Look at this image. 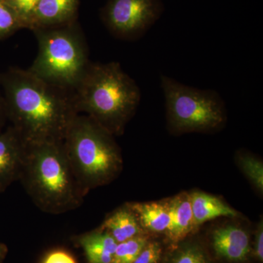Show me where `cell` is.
<instances>
[{
    "label": "cell",
    "mask_w": 263,
    "mask_h": 263,
    "mask_svg": "<svg viewBox=\"0 0 263 263\" xmlns=\"http://www.w3.org/2000/svg\"><path fill=\"white\" fill-rule=\"evenodd\" d=\"M238 162L240 168L253 183L257 190L263 191V164L258 159L247 154H240L238 157Z\"/></svg>",
    "instance_id": "cell-17"
},
{
    "label": "cell",
    "mask_w": 263,
    "mask_h": 263,
    "mask_svg": "<svg viewBox=\"0 0 263 263\" xmlns=\"http://www.w3.org/2000/svg\"><path fill=\"white\" fill-rule=\"evenodd\" d=\"M171 263H209L203 249L196 243L181 247L173 256Z\"/></svg>",
    "instance_id": "cell-19"
},
{
    "label": "cell",
    "mask_w": 263,
    "mask_h": 263,
    "mask_svg": "<svg viewBox=\"0 0 263 263\" xmlns=\"http://www.w3.org/2000/svg\"><path fill=\"white\" fill-rule=\"evenodd\" d=\"M0 2H4V0H0Z\"/></svg>",
    "instance_id": "cell-26"
},
{
    "label": "cell",
    "mask_w": 263,
    "mask_h": 263,
    "mask_svg": "<svg viewBox=\"0 0 263 263\" xmlns=\"http://www.w3.org/2000/svg\"><path fill=\"white\" fill-rule=\"evenodd\" d=\"M7 119L27 144L63 142L78 114L72 91L46 82L27 69L0 73Z\"/></svg>",
    "instance_id": "cell-1"
},
{
    "label": "cell",
    "mask_w": 263,
    "mask_h": 263,
    "mask_svg": "<svg viewBox=\"0 0 263 263\" xmlns=\"http://www.w3.org/2000/svg\"><path fill=\"white\" fill-rule=\"evenodd\" d=\"M254 253L256 257L259 261L263 260V224L260 221L256 232L255 245H254Z\"/></svg>",
    "instance_id": "cell-23"
},
{
    "label": "cell",
    "mask_w": 263,
    "mask_h": 263,
    "mask_svg": "<svg viewBox=\"0 0 263 263\" xmlns=\"http://www.w3.org/2000/svg\"><path fill=\"white\" fill-rule=\"evenodd\" d=\"M34 30L38 52L28 70L46 82L73 92L91 64L86 41L67 24Z\"/></svg>",
    "instance_id": "cell-5"
},
{
    "label": "cell",
    "mask_w": 263,
    "mask_h": 263,
    "mask_svg": "<svg viewBox=\"0 0 263 263\" xmlns=\"http://www.w3.org/2000/svg\"><path fill=\"white\" fill-rule=\"evenodd\" d=\"M195 228L219 217H235L238 213L221 199L201 192L190 194Z\"/></svg>",
    "instance_id": "cell-13"
},
{
    "label": "cell",
    "mask_w": 263,
    "mask_h": 263,
    "mask_svg": "<svg viewBox=\"0 0 263 263\" xmlns=\"http://www.w3.org/2000/svg\"><path fill=\"white\" fill-rule=\"evenodd\" d=\"M18 181L34 205L47 214L75 210L87 194L72 171L63 142L27 144Z\"/></svg>",
    "instance_id": "cell-2"
},
{
    "label": "cell",
    "mask_w": 263,
    "mask_h": 263,
    "mask_svg": "<svg viewBox=\"0 0 263 263\" xmlns=\"http://www.w3.org/2000/svg\"><path fill=\"white\" fill-rule=\"evenodd\" d=\"M7 122H8V119H7L5 100L1 88H0V133L3 132V127H5Z\"/></svg>",
    "instance_id": "cell-24"
},
{
    "label": "cell",
    "mask_w": 263,
    "mask_h": 263,
    "mask_svg": "<svg viewBox=\"0 0 263 263\" xmlns=\"http://www.w3.org/2000/svg\"><path fill=\"white\" fill-rule=\"evenodd\" d=\"M76 241L84 249L87 263H111L118 243L101 228L78 237Z\"/></svg>",
    "instance_id": "cell-12"
},
{
    "label": "cell",
    "mask_w": 263,
    "mask_h": 263,
    "mask_svg": "<svg viewBox=\"0 0 263 263\" xmlns=\"http://www.w3.org/2000/svg\"><path fill=\"white\" fill-rule=\"evenodd\" d=\"M101 228L108 231L118 243L143 235L144 233L136 214L127 204L108 216Z\"/></svg>",
    "instance_id": "cell-14"
},
{
    "label": "cell",
    "mask_w": 263,
    "mask_h": 263,
    "mask_svg": "<svg viewBox=\"0 0 263 263\" xmlns=\"http://www.w3.org/2000/svg\"><path fill=\"white\" fill-rule=\"evenodd\" d=\"M22 27H25L13 10L0 2V41L9 37Z\"/></svg>",
    "instance_id": "cell-18"
},
{
    "label": "cell",
    "mask_w": 263,
    "mask_h": 263,
    "mask_svg": "<svg viewBox=\"0 0 263 263\" xmlns=\"http://www.w3.org/2000/svg\"><path fill=\"white\" fill-rule=\"evenodd\" d=\"M63 146L86 193L111 181L122 169V155L113 135L84 114H78L71 123Z\"/></svg>",
    "instance_id": "cell-4"
},
{
    "label": "cell",
    "mask_w": 263,
    "mask_h": 263,
    "mask_svg": "<svg viewBox=\"0 0 263 263\" xmlns=\"http://www.w3.org/2000/svg\"><path fill=\"white\" fill-rule=\"evenodd\" d=\"M38 2L39 0H4L3 3L13 10L24 27H29Z\"/></svg>",
    "instance_id": "cell-20"
},
{
    "label": "cell",
    "mask_w": 263,
    "mask_h": 263,
    "mask_svg": "<svg viewBox=\"0 0 263 263\" xmlns=\"http://www.w3.org/2000/svg\"><path fill=\"white\" fill-rule=\"evenodd\" d=\"M171 221L167 231V238L179 242L195 228L190 194L182 193L169 200Z\"/></svg>",
    "instance_id": "cell-11"
},
{
    "label": "cell",
    "mask_w": 263,
    "mask_h": 263,
    "mask_svg": "<svg viewBox=\"0 0 263 263\" xmlns=\"http://www.w3.org/2000/svg\"><path fill=\"white\" fill-rule=\"evenodd\" d=\"M162 10V0H109L104 18L114 36L133 41L149 30Z\"/></svg>",
    "instance_id": "cell-7"
},
{
    "label": "cell",
    "mask_w": 263,
    "mask_h": 263,
    "mask_svg": "<svg viewBox=\"0 0 263 263\" xmlns=\"http://www.w3.org/2000/svg\"><path fill=\"white\" fill-rule=\"evenodd\" d=\"M147 243L146 237L141 235L118 243L111 263L134 262Z\"/></svg>",
    "instance_id": "cell-16"
},
{
    "label": "cell",
    "mask_w": 263,
    "mask_h": 263,
    "mask_svg": "<svg viewBox=\"0 0 263 263\" xmlns=\"http://www.w3.org/2000/svg\"><path fill=\"white\" fill-rule=\"evenodd\" d=\"M127 205L143 230L153 233L167 231L171 221L168 202H130Z\"/></svg>",
    "instance_id": "cell-15"
},
{
    "label": "cell",
    "mask_w": 263,
    "mask_h": 263,
    "mask_svg": "<svg viewBox=\"0 0 263 263\" xmlns=\"http://www.w3.org/2000/svg\"><path fill=\"white\" fill-rule=\"evenodd\" d=\"M77 6L78 0H39L29 28L65 25L73 17Z\"/></svg>",
    "instance_id": "cell-10"
},
{
    "label": "cell",
    "mask_w": 263,
    "mask_h": 263,
    "mask_svg": "<svg viewBox=\"0 0 263 263\" xmlns=\"http://www.w3.org/2000/svg\"><path fill=\"white\" fill-rule=\"evenodd\" d=\"M27 144L18 132L10 125L0 133V194L19 181Z\"/></svg>",
    "instance_id": "cell-8"
},
{
    "label": "cell",
    "mask_w": 263,
    "mask_h": 263,
    "mask_svg": "<svg viewBox=\"0 0 263 263\" xmlns=\"http://www.w3.org/2000/svg\"><path fill=\"white\" fill-rule=\"evenodd\" d=\"M42 263H77L73 256L67 251L56 249L47 254Z\"/></svg>",
    "instance_id": "cell-22"
},
{
    "label": "cell",
    "mask_w": 263,
    "mask_h": 263,
    "mask_svg": "<svg viewBox=\"0 0 263 263\" xmlns=\"http://www.w3.org/2000/svg\"><path fill=\"white\" fill-rule=\"evenodd\" d=\"M212 246L219 257L233 262L245 260L250 252L248 233L235 226L221 227L214 230Z\"/></svg>",
    "instance_id": "cell-9"
},
{
    "label": "cell",
    "mask_w": 263,
    "mask_h": 263,
    "mask_svg": "<svg viewBox=\"0 0 263 263\" xmlns=\"http://www.w3.org/2000/svg\"><path fill=\"white\" fill-rule=\"evenodd\" d=\"M8 247L5 243L0 242V263H3V261L6 257L8 254Z\"/></svg>",
    "instance_id": "cell-25"
},
{
    "label": "cell",
    "mask_w": 263,
    "mask_h": 263,
    "mask_svg": "<svg viewBox=\"0 0 263 263\" xmlns=\"http://www.w3.org/2000/svg\"><path fill=\"white\" fill-rule=\"evenodd\" d=\"M73 95L78 113L91 118L113 136L124 132L141 99L136 81L115 62H91Z\"/></svg>",
    "instance_id": "cell-3"
},
{
    "label": "cell",
    "mask_w": 263,
    "mask_h": 263,
    "mask_svg": "<svg viewBox=\"0 0 263 263\" xmlns=\"http://www.w3.org/2000/svg\"><path fill=\"white\" fill-rule=\"evenodd\" d=\"M162 254V248L157 242H148L133 263H158Z\"/></svg>",
    "instance_id": "cell-21"
},
{
    "label": "cell",
    "mask_w": 263,
    "mask_h": 263,
    "mask_svg": "<svg viewBox=\"0 0 263 263\" xmlns=\"http://www.w3.org/2000/svg\"><path fill=\"white\" fill-rule=\"evenodd\" d=\"M161 86L171 131H212L226 122V105L217 91L186 86L166 76H161Z\"/></svg>",
    "instance_id": "cell-6"
}]
</instances>
